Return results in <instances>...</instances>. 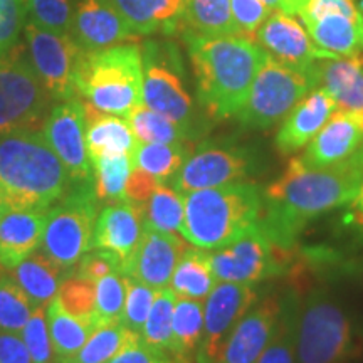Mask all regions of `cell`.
<instances>
[{"label":"cell","instance_id":"cell-1","mask_svg":"<svg viewBox=\"0 0 363 363\" xmlns=\"http://www.w3.org/2000/svg\"><path fill=\"white\" fill-rule=\"evenodd\" d=\"M362 182L363 147L348 160L325 169H310L294 157L264 190L261 224L272 242L288 251L313 219L350 203Z\"/></svg>","mask_w":363,"mask_h":363},{"label":"cell","instance_id":"cell-2","mask_svg":"<svg viewBox=\"0 0 363 363\" xmlns=\"http://www.w3.org/2000/svg\"><path fill=\"white\" fill-rule=\"evenodd\" d=\"M192 62L199 103L216 120L235 116L267 52L242 35H197L184 33Z\"/></svg>","mask_w":363,"mask_h":363},{"label":"cell","instance_id":"cell-3","mask_svg":"<svg viewBox=\"0 0 363 363\" xmlns=\"http://www.w3.org/2000/svg\"><path fill=\"white\" fill-rule=\"evenodd\" d=\"M72 187L66 167L35 128L0 135V203L4 211H49Z\"/></svg>","mask_w":363,"mask_h":363},{"label":"cell","instance_id":"cell-4","mask_svg":"<svg viewBox=\"0 0 363 363\" xmlns=\"http://www.w3.org/2000/svg\"><path fill=\"white\" fill-rule=\"evenodd\" d=\"M184 208L182 238L194 247L214 251L261 219L264 192L252 182H233L184 194Z\"/></svg>","mask_w":363,"mask_h":363},{"label":"cell","instance_id":"cell-5","mask_svg":"<svg viewBox=\"0 0 363 363\" xmlns=\"http://www.w3.org/2000/svg\"><path fill=\"white\" fill-rule=\"evenodd\" d=\"M76 94L99 111L126 116L143 103V56L138 44L84 51L74 74Z\"/></svg>","mask_w":363,"mask_h":363},{"label":"cell","instance_id":"cell-6","mask_svg":"<svg viewBox=\"0 0 363 363\" xmlns=\"http://www.w3.org/2000/svg\"><path fill=\"white\" fill-rule=\"evenodd\" d=\"M363 350L360 331L323 289L308 294L296 313L298 363H352Z\"/></svg>","mask_w":363,"mask_h":363},{"label":"cell","instance_id":"cell-7","mask_svg":"<svg viewBox=\"0 0 363 363\" xmlns=\"http://www.w3.org/2000/svg\"><path fill=\"white\" fill-rule=\"evenodd\" d=\"M98 206L93 184L72 185L69 192L48 211L40 251L72 271L81 257L93 249Z\"/></svg>","mask_w":363,"mask_h":363},{"label":"cell","instance_id":"cell-8","mask_svg":"<svg viewBox=\"0 0 363 363\" xmlns=\"http://www.w3.org/2000/svg\"><path fill=\"white\" fill-rule=\"evenodd\" d=\"M311 89L306 74L281 65L267 54L235 118L244 128L269 130L283 121Z\"/></svg>","mask_w":363,"mask_h":363},{"label":"cell","instance_id":"cell-9","mask_svg":"<svg viewBox=\"0 0 363 363\" xmlns=\"http://www.w3.org/2000/svg\"><path fill=\"white\" fill-rule=\"evenodd\" d=\"M51 99L22 49L16 45L0 56V135L35 128L51 110Z\"/></svg>","mask_w":363,"mask_h":363},{"label":"cell","instance_id":"cell-10","mask_svg":"<svg viewBox=\"0 0 363 363\" xmlns=\"http://www.w3.org/2000/svg\"><path fill=\"white\" fill-rule=\"evenodd\" d=\"M284 252L257 220L225 246L208 251V261L217 283L257 284L283 274Z\"/></svg>","mask_w":363,"mask_h":363},{"label":"cell","instance_id":"cell-11","mask_svg":"<svg viewBox=\"0 0 363 363\" xmlns=\"http://www.w3.org/2000/svg\"><path fill=\"white\" fill-rule=\"evenodd\" d=\"M143 104L175 121L190 138L201 133L197 113L182 81L180 66H175L172 49L150 40L143 45Z\"/></svg>","mask_w":363,"mask_h":363},{"label":"cell","instance_id":"cell-12","mask_svg":"<svg viewBox=\"0 0 363 363\" xmlns=\"http://www.w3.org/2000/svg\"><path fill=\"white\" fill-rule=\"evenodd\" d=\"M27 56L49 96L56 101L76 98L74 74L84 49L69 33H54L27 19Z\"/></svg>","mask_w":363,"mask_h":363},{"label":"cell","instance_id":"cell-13","mask_svg":"<svg viewBox=\"0 0 363 363\" xmlns=\"http://www.w3.org/2000/svg\"><path fill=\"white\" fill-rule=\"evenodd\" d=\"M296 16L313 44L333 59L363 51V13L355 0H306Z\"/></svg>","mask_w":363,"mask_h":363},{"label":"cell","instance_id":"cell-14","mask_svg":"<svg viewBox=\"0 0 363 363\" xmlns=\"http://www.w3.org/2000/svg\"><path fill=\"white\" fill-rule=\"evenodd\" d=\"M256 170V162L247 150L233 145L203 142L190 152L170 185L177 192L220 187L247 180Z\"/></svg>","mask_w":363,"mask_h":363},{"label":"cell","instance_id":"cell-15","mask_svg":"<svg viewBox=\"0 0 363 363\" xmlns=\"http://www.w3.org/2000/svg\"><path fill=\"white\" fill-rule=\"evenodd\" d=\"M256 284L216 283L203 299V331L195 352L197 363H216L230 331L259 299Z\"/></svg>","mask_w":363,"mask_h":363},{"label":"cell","instance_id":"cell-16","mask_svg":"<svg viewBox=\"0 0 363 363\" xmlns=\"http://www.w3.org/2000/svg\"><path fill=\"white\" fill-rule=\"evenodd\" d=\"M43 135L66 167L72 185L93 184V165L86 147L84 103L81 99H66L51 108L43 121Z\"/></svg>","mask_w":363,"mask_h":363},{"label":"cell","instance_id":"cell-17","mask_svg":"<svg viewBox=\"0 0 363 363\" xmlns=\"http://www.w3.org/2000/svg\"><path fill=\"white\" fill-rule=\"evenodd\" d=\"M256 43L281 65L308 76L320 59H333L318 49L308 30L289 13L274 11L267 16L256 34Z\"/></svg>","mask_w":363,"mask_h":363},{"label":"cell","instance_id":"cell-18","mask_svg":"<svg viewBox=\"0 0 363 363\" xmlns=\"http://www.w3.org/2000/svg\"><path fill=\"white\" fill-rule=\"evenodd\" d=\"M187 249L177 234L147 227L135 252L123 266V274L160 291L170 286L175 267Z\"/></svg>","mask_w":363,"mask_h":363},{"label":"cell","instance_id":"cell-19","mask_svg":"<svg viewBox=\"0 0 363 363\" xmlns=\"http://www.w3.org/2000/svg\"><path fill=\"white\" fill-rule=\"evenodd\" d=\"M281 316V299H257L230 331L216 363H256L271 342Z\"/></svg>","mask_w":363,"mask_h":363},{"label":"cell","instance_id":"cell-20","mask_svg":"<svg viewBox=\"0 0 363 363\" xmlns=\"http://www.w3.org/2000/svg\"><path fill=\"white\" fill-rule=\"evenodd\" d=\"M145 229L147 219L143 206L131 201L106 202L98 212L93 249L116 254L125 266L138 246Z\"/></svg>","mask_w":363,"mask_h":363},{"label":"cell","instance_id":"cell-21","mask_svg":"<svg viewBox=\"0 0 363 363\" xmlns=\"http://www.w3.org/2000/svg\"><path fill=\"white\" fill-rule=\"evenodd\" d=\"M69 34L84 51L136 39L110 0H74Z\"/></svg>","mask_w":363,"mask_h":363},{"label":"cell","instance_id":"cell-22","mask_svg":"<svg viewBox=\"0 0 363 363\" xmlns=\"http://www.w3.org/2000/svg\"><path fill=\"white\" fill-rule=\"evenodd\" d=\"M308 79L323 88L337 103V110L363 123V51L352 57L320 59L311 66Z\"/></svg>","mask_w":363,"mask_h":363},{"label":"cell","instance_id":"cell-23","mask_svg":"<svg viewBox=\"0 0 363 363\" xmlns=\"http://www.w3.org/2000/svg\"><path fill=\"white\" fill-rule=\"evenodd\" d=\"M363 147V123L355 116L335 111L306 145L299 160L310 169H325L338 165L355 155Z\"/></svg>","mask_w":363,"mask_h":363},{"label":"cell","instance_id":"cell-24","mask_svg":"<svg viewBox=\"0 0 363 363\" xmlns=\"http://www.w3.org/2000/svg\"><path fill=\"white\" fill-rule=\"evenodd\" d=\"M337 111V103L323 88H316L293 108L276 133V148L281 155H294L315 138L328 118Z\"/></svg>","mask_w":363,"mask_h":363},{"label":"cell","instance_id":"cell-25","mask_svg":"<svg viewBox=\"0 0 363 363\" xmlns=\"http://www.w3.org/2000/svg\"><path fill=\"white\" fill-rule=\"evenodd\" d=\"M48 211H4L0 216V266L11 269L38 251Z\"/></svg>","mask_w":363,"mask_h":363},{"label":"cell","instance_id":"cell-26","mask_svg":"<svg viewBox=\"0 0 363 363\" xmlns=\"http://www.w3.org/2000/svg\"><path fill=\"white\" fill-rule=\"evenodd\" d=\"M136 38L175 34L182 27L184 0H110Z\"/></svg>","mask_w":363,"mask_h":363},{"label":"cell","instance_id":"cell-27","mask_svg":"<svg viewBox=\"0 0 363 363\" xmlns=\"http://www.w3.org/2000/svg\"><path fill=\"white\" fill-rule=\"evenodd\" d=\"M11 278L27 294L34 308H45L57 296L59 288L71 272L57 264L51 257L40 252H33L19 264L11 267Z\"/></svg>","mask_w":363,"mask_h":363},{"label":"cell","instance_id":"cell-28","mask_svg":"<svg viewBox=\"0 0 363 363\" xmlns=\"http://www.w3.org/2000/svg\"><path fill=\"white\" fill-rule=\"evenodd\" d=\"M83 103L89 160L103 155H120V153L131 155L136 147V138L128 121L121 116L99 111L89 103Z\"/></svg>","mask_w":363,"mask_h":363},{"label":"cell","instance_id":"cell-29","mask_svg":"<svg viewBox=\"0 0 363 363\" xmlns=\"http://www.w3.org/2000/svg\"><path fill=\"white\" fill-rule=\"evenodd\" d=\"M45 318H48L49 337H51L56 362L74 357L99 326L96 321L69 315L57 301V298H54L45 308Z\"/></svg>","mask_w":363,"mask_h":363},{"label":"cell","instance_id":"cell-30","mask_svg":"<svg viewBox=\"0 0 363 363\" xmlns=\"http://www.w3.org/2000/svg\"><path fill=\"white\" fill-rule=\"evenodd\" d=\"M184 33L197 35H239L230 0H184Z\"/></svg>","mask_w":363,"mask_h":363},{"label":"cell","instance_id":"cell-31","mask_svg":"<svg viewBox=\"0 0 363 363\" xmlns=\"http://www.w3.org/2000/svg\"><path fill=\"white\" fill-rule=\"evenodd\" d=\"M208 251L203 249H187L177 264L169 288L177 296H185L203 301L216 286Z\"/></svg>","mask_w":363,"mask_h":363},{"label":"cell","instance_id":"cell-32","mask_svg":"<svg viewBox=\"0 0 363 363\" xmlns=\"http://www.w3.org/2000/svg\"><path fill=\"white\" fill-rule=\"evenodd\" d=\"M189 143H142L136 142L131 165L138 167L162 184H170L190 155Z\"/></svg>","mask_w":363,"mask_h":363},{"label":"cell","instance_id":"cell-33","mask_svg":"<svg viewBox=\"0 0 363 363\" xmlns=\"http://www.w3.org/2000/svg\"><path fill=\"white\" fill-rule=\"evenodd\" d=\"M140 338L142 337L138 333L126 328L121 321L103 323L93 331L84 347L74 357L56 363H108L123 348Z\"/></svg>","mask_w":363,"mask_h":363},{"label":"cell","instance_id":"cell-34","mask_svg":"<svg viewBox=\"0 0 363 363\" xmlns=\"http://www.w3.org/2000/svg\"><path fill=\"white\" fill-rule=\"evenodd\" d=\"M203 331V301L185 296H177L172 320L174 333V353L189 358L195 355Z\"/></svg>","mask_w":363,"mask_h":363},{"label":"cell","instance_id":"cell-35","mask_svg":"<svg viewBox=\"0 0 363 363\" xmlns=\"http://www.w3.org/2000/svg\"><path fill=\"white\" fill-rule=\"evenodd\" d=\"M136 142L142 143H184L189 142L187 131L160 113L138 104L125 116Z\"/></svg>","mask_w":363,"mask_h":363},{"label":"cell","instance_id":"cell-36","mask_svg":"<svg viewBox=\"0 0 363 363\" xmlns=\"http://www.w3.org/2000/svg\"><path fill=\"white\" fill-rule=\"evenodd\" d=\"M147 227L162 233L182 235L184 227V194L177 192L170 184H158L155 192L143 203Z\"/></svg>","mask_w":363,"mask_h":363},{"label":"cell","instance_id":"cell-37","mask_svg":"<svg viewBox=\"0 0 363 363\" xmlns=\"http://www.w3.org/2000/svg\"><path fill=\"white\" fill-rule=\"evenodd\" d=\"M93 189L99 202L126 201L125 189L131 172V155H103L91 160Z\"/></svg>","mask_w":363,"mask_h":363},{"label":"cell","instance_id":"cell-38","mask_svg":"<svg viewBox=\"0 0 363 363\" xmlns=\"http://www.w3.org/2000/svg\"><path fill=\"white\" fill-rule=\"evenodd\" d=\"M296 296L281 299V316L271 342L256 363H298L296 357Z\"/></svg>","mask_w":363,"mask_h":363},{"label":"cell","instance_id":"cell-39","mask_svg":"<svg viewBox=\"0 0 363 363\" xmlns=\"http://www.w3.org/2000/svg\"><path fill=\"white\" fill-rule=\"evenodd\" d=\"M177 294L170 288L157 291L152 310L148 313L142 330V340L152 347L174 353V333H172V320H174ZM175 355V353H174Z\"/></svg>","mask_w":363,"mask_h":363},{"label":"cell","instance_id":"cell-40","mask_svg":"<svg viewBox=\"0 0 363 363\" xmlns=\"http://www.w3.org/2000/svg\"><path fill=\"white\" fill-rule=\"evenodd\" d=\"M34 305L11 276L0 278V330L19 333L30 320Z\"/></svg>","mask_w":363,"mask_h":363},{"label":"cell","instance_id":"cell-41","mask_svg":"<svg viewBox=\"0 0 363 363\" xmlns=\"http://www.w3.org/2000/svg\"><path fill=\"white\" fill-rule=\"evenodd\" d=\"M57 301L72 316L83 320H94V306H96V284L93 281L81 278L71 272L61 284L57 293Z\"/></svg>","mask_w":363,"mask_h":363},{"label":"cell","instance_id":"cell-42","mask_svg":"<svg viewBox=\"0 0 363 363\" xmlns=\"http://www.w3.org/2000/svg\"><path fill=\"white\" fill-rule=\"evenodd\" d=\"M94 284H96V306H94L96 323L103 325L120 321L126 298L123 272H111L98 279Z\"/></svg>","mask_w":363,"mask_h":363},{"label":"cell","instance_id":"cell-43","mask_svg":"<svg viewBox=\"0 0 363 363\" xmlns=\"http://www.w3.org/2000/svg\"><path fill=\"white\" fill-rule=\"evenodd\" d=\"M27 19L54 33H69L74 0H24Z\"/></svg>","mask_w":363,"mask_h":363},{"label":"cell","instance_id":"cell-44","mask_svg":"<svg viewBox=\"0 0 363 363\" xmlns=\"http://www.w3.org/2000/svg\"><path fill=\"white\" fill-rule=\"evenodd\" d=\"M125 308L123 315H121V323L126 328H130L135 333H142L145 321H147L148 313L152 310L153 299H155L157 289L150 288V286L140 283L130 276H125ZM142 337V335H140Z\"/></svg>","mask_w":363,"mask_h":363},{"label":"cell","instance_id":"cell-45","mask_svg":"<svg viewBox=\"0 0 363 363\" xmlns=\"http://www.w3.org/2000/svg\"><path fill=\"white\" fill-rule=\"evenodd\" d=\"M45 308H34L33 316L21 331V338L26 343L33 363H56L51 337H49Z\"/></svg>","mask_w":363,"mask_h":363},{"label":"cell","instance_id":"cell-46","mask_svg":"<svg viewBox=\"0 0 363 363\" xmlns=\"http://www.w3.org/2000/svg\"><path fill=\"white\" fill-rule=\"evenodd\" d=\"M26 22L24 0H0V56L16 48Z\"/></svg>","mask_w":363,"mask_h":363},{"label":"cell","instance_id":"cell-47","mask_svg":"<svg viewBox=\"0 0 363 363\" xmlns=\"http://www.w3.org/2000/svg\"><path fill=\"white\" fill-rule=\"evenodd\" d=\"M230 9L239 35L256 43L257 30L271 13V9L262 0H230Z\"/></svg>","mask_w":363,"mask_h":363},{"label":"cell","instance_id":"cell-48","mask_svg":"<svg viewBox=\"0 0 363 363\" xmlns=\"http://www.w3.org/2000/svg\"><path fill=\"white\" fill-rule=\"evenodd\" d=\"M72 272L96 283L98 279L111 274V272H123V262L116 254L96 249L93 252H86L78 261V264L72 267Z\"/></svg>","mask_w":363,"mask_h":363},{"label":"cell","instance_id":"cell-49","mask_svg":"<svg viewBox=\"0 0 363 363\" xmlns=\"http://www.w3.org/2000/svg\"><path fill=\"white\" fill-rule=\"evenodd\" d=\"M182 357L145 343L142 338L128 345L108 363H177ZM189 360V358H187Z\"/></svg>","mask_w":363,"mask_h":363},{"label":"cell","instance_id":"cell-50","mask_svg":"<svg viewBox=\"0 0 363 363\" xmlns=\"http://www.w3.org/2000/svg\"><path fill=\"white\" fill-rule=\"evenodd\" d=\"M158 184H162V182L155 180L152 175H148L147 172L138 169V167H131L125 189L126 201L136 202L140 203V206H143V203L150 199V195L155 192Z\"/></svg>","mask_w":363,"mask_h":363},{"label":"cell","instance_id":"cell-51","mask_svg":"<svg viewBox=\"0 0 363 363\" xmlns=\"http://www.w3.org/2000/svg\"><path fill=\"white\" fill-rule=\"evenodd\" d=\"M0 363H33L19 333L0 330Z\"/></svg>","mask_w":363,"mask_h":363},{"label":"cell","instance_id":"cell-52","mask_svg":"<svg viewBox=\"0 0 363 363\" xmlns=\"http://www.w3.org/2000/svg\"><path fill=\"white\" fill-rule=\"evenodd\" d=\"M348 220L352 224L363 227V182L360 189H358L355 199L348 203Z\"/></svg>","mask_w":363,"mask_h":363},{"label":"cell","instance_id":"cell-53","mask_svg":"<svg viewBox=\"0 0 363 363\" xmlns=\"http://www.w3.org/2000/svg\"><path fill=\"white\" fill-rule=\"evenodd\" d=\"M269 9L289 13V0H262Z\"/></svg>","mask_w":363,"mask_h":363},{"label":"cell","instance_id":"cell-54","mask_svg":"<svg viewBox=\"0 0 363 363\" xmlns=\"http://www.w3.org/2000/svg\"><path fill=\"white\" fill-rule=\"evenodd\" d=\"M177 363H190V360H187V358H180V360Z\"/></svg>","mask_w":363,"mask_h":363},{"label":"cell","instance_id":"cell-55","mask_svg":"<svg viewBox=\"0 0 363 363\" xmlns=\"http://www.w3.org/2000/svg\"><path fill=\"white\" fill-rule=\"evenodd\" d=\"M2 212H4V208H2V203H0V216H2Z\"/></svg>","mask_w":363,"mask_h":363}]
</instances>
